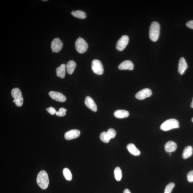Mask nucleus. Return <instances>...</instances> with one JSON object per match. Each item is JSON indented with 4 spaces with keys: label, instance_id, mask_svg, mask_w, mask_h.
I'll use <instances>...</instances> for the list:
<instances>
[{
    "label": "nucleus",
    "instance_id": "27",
    "mask_svg": "<svg viewBox=\"0 0 193 193\" xmlns=\"http://www.w3.org/2000/svg\"><path fill=\"white\" fill-rule=\"evenodd\" d=\"M107 132L111 139L115 138L116 134V131L113 129H108Z\"/></svg>",
    "mask_w": 193,
    "mask_h": 193
},
{
    "label": "nucleus",
    "instance_id": "13",
    "mask_svg": "<svg viewBox=\"0 0 193 193\" xmlns=\"http://www.w3.org/2000/svg\"><path fill=\"white\" fill-rule=\"evenodd\" d=\"M118 67L120 70H132L134 68V65L131 61H125L122 62Z\"/></svg>",
    "mask_w": 193,
    "mask_h": 193
},
{
    "label": "nucleus",
    "instance_id": "19",
    "mask_svg": "<svg viewBox=\"0 0 193 193\" xmlns=\"http://www.w3.org/2000/svg\"><path fill=\"white\" fill-rule=\"evenodd\" d=\"M193 149L192 146H188L185 147L182 153L183 158L185 159L191 156L193 154Z\"/></svg>",
    "mask_w": 193,
    "mask_h": 193
},
{
    "label": "nucleus",
    "instance_id": "10",
    "mask_svg": "<svg viewBox=\"0 0 193 193\" xmlns=\"http://www.w3.org/2000/svg\"><path fill=\"white\" fill-rule=\"evenodd\" d=\"M49 95L52 99L57 101L64 102L66 100V97L60 92L51 91L49 92Z\"/></svg>",
    "mask_w": 193,
    "mask_h": 193
},
{
    "label": "nucleus",
    "instance_id": "8",
    "mask_svg": "<svg viewBox=\"0 0 193 193\" xmlns=\"http://www.w3.org/2000/svg\"><path fill=\"white\" fill-rule=\"evenodd\" d=\"M152 94V92L149 88H145L140 90L136 94L135 97L139 100H143L150 97Z\"/></svg>",
    "mask_w": 193,
    "mask_h": 193
},
{
    "label": "nucleus",
    "instance_id": "3",
    "mask_svg": "<svg viewBox=\"0 0 193 193\" xmlns=\"http://www.w3.org/2000/svg\"><path fill=\"white\" fill-rule=\"evenodd\" d=\"M178 121L176 119H169L162 124L160 129L163 131H167L173 129H178L180 127Z\"/></svg>",
    "mask_w": 193,
    "mask_h": 193
},
{
    "label": "nucleus",
    "instance_id": "16",
    "mask_svg": "<svg viewBox=\"0 0 193 193\" xmlns=\"http://www.w3.org/2000/svg\"><path fill=\"white\" fill-rule=\"evenodd\" d=\"M127 149L131 154L135 156H138L141 154L140 151L133 143H130L128 145Z\"/></svg>",
    "mask_w": 193,
    "mask_h": 193
},
{
    "label": "nucleus",
    "instance_id": "6",
    "mask_svg": "<svg viewBox=\"0 0 193 193\" xmlns=\"http://www.w3.org/2000/svg\"><path fill=\"white\" fill-rule=\"evenodd\" d=\"M92 69L95 74L102 75L104 72L103 65L100 61L94 60L92 62Z\"/></svg>",
    "mask_w": 193,
    "mask_h": 193
},
{
    "label": "nucleus",
    "instance_id": "28",
    "mask_svg": "<svg viewBox=\"0 0 193 193\" xmlns=\"http://www.w3.org/2000/svg\"><path fill=\"white\" fill-rule=\"evenodd\" d=\"M187 180L190 182H193V170L189 172L187 175Z\"/></svg>",
    "mask_w": 193,
    "mask_h": 193
},
{
    "label": "nucleus",
    "instance_id": "17",
    "mask_svg": "<svg viewBox=\"0 0 193 193\" xmlns=\"http://www.w3.org/2000/svg\"><path fill=\"white\" fill-rule=\"evenodd\" d=\"M66 68V65L64 64L61 65L57 68L56 69L57 76L62 79L64 78L65 76Z\"/></svg>",
    "mask_w": 193,
    "mask_h": 193
},
{
    "label": "nucleus",
    "instance_id": "30",
    "mask_svg": "<svg viewBox=\"0 0 193 193\" xmlns=\"http://www.w3.org/2000/svg\"><path fill=\"white\" fill-rule=\"evenodd\" d=\"M186 25L189 28L193 29V20L188 21Z\"/></svg>",
    "mask_w": 193,
    "mask_h": 193
},
{
    "label": "nucleus",
    "instance_id": "5",
    "mask_svg": "<svg viewBox=\"0 0 193 193\" xmlns=\"http://www.w3.org/2000/svg\"><path fill=\"white\" fill-rule=\"evenodd\" d=\"M75 48L77 51L80 54H83L87 51L88 45L83 39L79 37L75 42Z\"/></svg>",
    "mask_w": 193,
    "mask_h": 193
},
{
    "label": "nucleus",
    "instance_id": "24",
    "mask_svg": "<svg viewBox=\"0 0 193 193\" xmlns=\"http://www.w3.org/2000/svg\"><path fill=\"white\" fill-rule=\"evenodd\" d=\"M64 178L68 181H71L72 180V175L70 171L68 168H64L63 171Z\"/></svg>",
    "mask_w": 193,
    "mask_h": 193
},
{
    "label": "nucleus",
    "instance_id": "12",
    "mask_svg": "<svg viewBox=\"0 0 193 193\" xmlns=\"http://www.w3.org/2000/svg\"><path fill=\"white\" fill-rule=\"evenodd\" d=\"M86 106L93 112L97 111V106L92 98L89 96L86 97L84 102Z\"/></svg>",
    "mask_w": 193,
    "mask_h": 193
},
{
    "label": "nucleus",
    "instance_id": "33",
    "mask_svg": "<svg viewBox=\"0 0 193 193\" xmlns=\"http://www.w3.org/2000/svg\"><path fill=\"white\" fill-rule=\"evenodd\" d=\"M44 1V2H46V1H48V0H44V1Z\"/></svg>",
    "mask_w": 193,
    "mask_h": 193
},
{
    "label": "nucleus",
    "instance_id": "23",
    "mask_svg": "<svg viewBox=\"0 0 193 193\" xmlns=\"http://www.w3.org/2000/svg\"><path fill=\"white\" fill-rule=\"evenodd\" d=\"M114 175L116 180L119 182L122 178V172L121 168L119 167H117L114 170Z\"/></svg>",
    "mask_w": 193,
    "mask_h": 193
},
{
    "label": "nucleus",
    "instance_id": "20",
    "mask_svg": "<svg viewBox=\"0 0 193 193\" xmlns=\"http://www.w3.org/2000/svg\"><path fill=\"white\" fill-rule=\"evenodd\" d=\"M76 64L74 61L70 60L68 61L66 64L67 72L70 74H72L76 68Z\"/></svg>",
    "mask_w": 193,
    "mask_h": 193
},
{
    "label": "nucleus",
    "instance_id": "7",
    "mask_svg": "<svg viewBox=\"0 0 193 193\" xmlns=\"http://www.w3.org/2000/svg\"><path fill=\"white\" fill-rule=\"evenodd\" d=\"M129 41V37L127 35H123L116 43V48L118 51H123L127 46Z\"/></svg>",
    "mask_w": 193,
    "mask_h": 193
},
{
    "label": "nucleus",
    "instance_id": "29",
    "mask_svg": "<svg viewBox=\"0 0 193 193\" xmlns=\"http://www.w3.org/2000/svg\"><path fill=\"white\" fill-rule=\"evenodd\" d=\"M47 111L51 115H54L55 114H56L57 111L55 108L52 107H50L46 109Z\"/></svg>",
    "mask_w": 193,
    "mask_h": 193
},
{
    "label": "nucleus",
    "instance_id": "18",
    "mask_svg": "<svg viewBox=\"0 0 193 193\" xmlns=\"http://www.w3.org/2000/svg\"><path fill=\"white\" fill-rule=\"evenodd\" d=\"M114 115L118 119H123L129 117V113L126 110H117L114 112Z\"/></svg>",
    "mask_w": 193,
    "mask_h": 193
},
{
    "label": "nucleus",
    "instance_id": "9",
    "mask_svg": "<svg viewBox=\"0 0 193 193\" xmlns=\"http://www.w3.org/2000/svg\"><path fill=\"white\" fill-rule=\"evenodd\" d=\"M63 46V43L58 38L54 39L51 43V47L54 52L58 53L62 50Z\"/></svg>",
    "mask_w": 193,
    "mask_h": 193
},
{
    "label": "nucleus",
    "instance_id": "26",
    "mask_svg": "<svg viewBox=\"0 0 193 193\" xmlns=\"http://www.w3.org/2000/svg\"><path fill=\"white\" fill-rule=\"evenodd\" d=\"M67 110L64 108H61L59 111L57 112L56 115L59 117H63L66 115V112Z\"/></svg>",
    "mask_w": 193,
    "mask_h": 193
},
{
    "label": "nucleus",
    "instance_id": "21",
    "mask_svg": "<svg viewBox=\"0 0 193 193\" xmlns=\"http://www.w3.org/2000/svg\"><path fill=\"white\" fill-rule=\"evenodd\" d=\"M71 14L74 17L80 19H84L86 18V13L81 11H73Z\"/></svg>",
    "mask_w": 193,
    "mask_h": 193
},
{
    "label": "nucleus",
    "instance_id": "14",
    "mask_svg": "<svg viewBox=\"0 0 193 193\" xmlns=\"http://www.w3.org/2000/svg\"><path fill=\"white\" fill-rule=\"evenodd\" d=\"M177 144L173 141H169L165 144V149L167 152L171 153L176 150Z\"/></svg>",
    "mask_w": 193,
    "mask_h": 193
},
{
    "label": "nucleus",
    "instance_id": "35",
    "mask_svg": "<svg viewBox=\"0 0 193 193\" xmlns=\"http://www.w3.org/2000/svg\"><path fill=\"white\" fill-rule=\"evenodd\" d=\"M171 155V153H169V155Z\"/></svg>",
    "mask_w": 193,
    "mask_h": 193
},
{
    "label": "nucleus",
    "instance_id": "15",
    "mask_svg": "<svg viewBox=\"0 0 193 193\" xmlns=\"http://www.w3.org/2000/svg\"><path fill=\"white\" fill-rule=\"evenodd\" d=\"M188 68V65L184 57H182L179 61L178 67L179 73L181 75L184 74V72Z\"/></svg>",
    "mask_w": 193,
    "mask_h": 193
},
{
    "label": "nucleus",
    "instance_id": "22",
    "mask_svg": "<svg viewBox=\"0 0 193 193\" xmlns=\"http://www.w3.org/2000/svg\"><path fill=\"white\" fill-rule=\"evenodd\" d=\"M100 139L103 142L107 143L109 142L111 139L107 132L104 131L100 134Z\"/></svg>",
    "mask_w": 193,
    "mask_h": 193
},
{
    "label": "nucleus",
    "instance_id": "2",
    "mask_svg": "<svg viewBox=\"0 0 193 193\" xmlns=\"http://www.w3.org/2000/svg\"><path fill=\"white\" fill-rule=\"evenodd\" d=\"M160 25L157 21H153L151 24L149 31V37L153 42L158 40L160 33Z\"/></svg>",
    "mask_w": 193,
    "mask_h": 193
},
{
    "label": "nucleus",
    "instance_id": "4",
    "mask_svg": "<svg viewBox=\"0 0 193 193\" xmlns=\"http://www.w3.org/2000/svg\"><path fill=\"white\" fill-rule=\"evenodd\" d=\"M11 94L15 100V104L17 106L21 107L23 103V98L21 90L18 88H13L11 91Z\"/></svg>",
    "mask_w": 193,
    "mask_h": 193
},
{
    "label": "nucleus",
    "instance_id": "1",
    "mask_svg": "<svg viewBox=\"0 0 193 193\" xmlns=\"http://www.w3.org/2000/svg\"><path fill=\"white\" fill-rule=\"evenodd\" d=\"M37 182L38 185L42 189H46L48 188L49 179L46 171H41L38 173L37 177Z\"/></svg>",
    "mask_w": 193,
    "mask_h": 193
},
{
    "label": "nucleus",
    "instance_id": "34",
    "mask_svg": "<svg viewBox=\"0 0 193 193\" xmlns=\"http://www.w3.org/2000/svg\"><path fill=\"white\" fill-rule=\"evenodd\" d=\"M192 120V122H193V117L192 118V120Z\"/></svg>",
    "mask_w": 193,
    "mask_h": 193
},
{
    "label": "nucleus",
    "instance_id": "25",
    "mask_svg": "<svg viewBox=\"0 0 193 193\" xmlns=\"http://www.w3.org/2000/svg\"><path fill=\"white\" fill-rule=\"evenodd\" d=\"M175 184L174 183L170 182L167 185L165 190L164 193H171L173 188H174Z\"/></svg>",
    "mask_w": 193,
    "mask_h": 193
},
{
    "label": "nucleus",
    "instance_id": "11",
    "mask_svg": "<svg viewBox=\"0 0 193 193\" xmlns=\"http://www.w3.org/2000/svg\"><path fill=\"white\" fill-rule=\"evenodd\" d=\"M80 132L77 129H72L69 131L65 133L64 137L67 140H71L77 138L80 136Z\"/></svg>",
    "mask_w": 193,
    "mask_h": 193
},
{
    "label": "nucleus",
    "instance_id": "32",
    "mask_svg": "<svg viewBox=\"0 0 193 193\" xmlns=\"http://www.w3.org/2000/svg\"><path fill=\"white\" fill-rule=\"evenodd\" d=\"M191 107L193 108V98H192V101L191 104Z\"/></svg>",
    "mask_w": 193,
    "mask_h": 193
},
{
    "label": "nucleus",
    "instance_id": "31",
    "mask_svg": "<svg viewBox=\"0 0 193 193\" xmlns=\"http://www.w3.org/2000/svg\"><path fill=\"white\" fill-rule=\"evenodd\" d=\"M123 193H131L130 191L128 189H126L124 190Z\"/></svg>",
    "mask_w": 193,
    "mask_h": 193
}]
</instances>
